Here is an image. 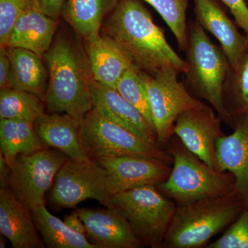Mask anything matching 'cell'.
<instances>
[{
	"instance_id": "obj_19",
	"label": "cell",
	"mask_w": 248,
	"mask_h": 248,
	"mask_svg": "<svg viewBox=\"0 0 248 248\" xmlns=\"http://www.w3.org/2000/svg\"><path fill=\"white\" fill-rule=\"evenodd\" d=\"M58 20L42 11L40 6L27 10L13 27L7 47L31 50L44 57L53 44Z\"/></svg>"
},
{
	"instance_id": "obj_14",
	"label": "cell",
	"mask_w": 248,
	"mask_h": 248,
	"mask_svg": "<svg viewBox=\"0 0 248 248\" xmlns=\"http://www.w3.org/2000/svg\"><path fill=\"white\" fill-rule=\"evenodd\" d=\"M196 21L213 34L226 54L230 67L236 68L248 45V37L240 33L217 0H192Z\"/></svg>"
},
{
	"instance_id": "obj_29",
	"label": "cell",
	"mask_w": 248,
	"mask_h": 248,
	"mask_svg": "<svg viewBox=\"0 0 248 248\" xmlns=\"http://www.w3.org/2000/svg\"><path fill=\"white\" fill-rule=\"evenodd\" d=\"M36 6H40L39 0H0L1 46L7 47L11 31L18 18L27 10Z\"/></svg>"
},
{
	"instance_id": "obj_12",
	"label": "cell",
	"mask_w": 248,
	"mask_h": 248,
	"mask_svg": "<svg viewBox=\"0 0 248 248\" xmlns=\"http://www.w3.org/2000/svg\"><path fill=\"white\" fill-rule=\"evenodd\" d=\"M94 161L107 171L112 195L143 186L159 185L172 170L167 161L145 156H114Z\"/></svg>"
},
{
	"instance_id": "obj_1",
	"label": "cell",
	"mask_w": 248,
	"mask_h": 248,
	"mask_svg": "<svg viewBox=\"0 0 248 248\" xmlns=\"http://www.w3.org/2000/svg\"><path fill=\"white\" fill-rule=\"evenodd\" d=\"M101 31L143 73L155 74L173 68L185 74L188 69L187 62L173 50L141 0H120Z\"/></svg>"
},
{
	"instance_id": "obj_22",
	"label": "cell",
	"mask_w": 248,
	"mask_h": 248,
	"mask_svg": "<svg viewBox=\"0 0 248 248\" xmlns=\"http://www.w3.org/2000/svg\"><path fill=\"white\" fill-rule=\"evenodd\" d=\"M120 0H66L62 17L83 39L101 32L106 17Z\"/></svg>"
},
{
	"instance_id": "obj_3",
	"label": "cell",
	"mask_w": 248,
	"mask_h": 248,
	"mask_svg": "<svg viewBox=\"0 0 248 248\" xmlns=\"http://www.w3.org/2000/svg\"><path fill=\"white\" fill-rule=\"evenodd\" d=\"M244 208V202L236 193L179 205L163 247H202L234 221Z\"/></svg>"
},
{
	"instance_id": "obj_17",
	"label": "cell",
	"mask_w": 248,
	"mask_h": 248,
	"mask_svg": "<svg viewBox=\"0 0 248 248\" xmlns=\"http://www.w3.org/2000/svg\"><path fill=\"white\" fill-rule=\"evenodd\" d=\"M92 92L94 108L103 115L146 141L158 144L156 133L146 118L117 90L94 80Z\"/></svg>"
},
{
	"instance_id": "obj_16",
	"label": "cell",
	"mask_w": 248,
	"mask_h": 248,
	"mask_svg": "<svg viewBox=\"0 0 248 248\" xmlns=\"http://www.w3.org/2000/svg\"><path fill=\"white\" fill-rule=\"evenodd\" d=\"M0 232L13 248H45L31 210L7 186L0 189Z\"/></svg>"
},
{
	"instance_id": "obj_13",
	"label": "cell",
	"mask_w": 248,
	"mask_h": 248,
	"mask_svg": "<svg viewBox=\"0 0 248 248\" xmlns=\"http://www.w3.org/2000/svg\"><path fill=\"white\" fill-rule=\"evenodd\" d=\"M88 240L97 248H138L143 244L125 218L113 208L77 210Z\"/></svg>"
},
{
	"instance_id": "obj_33",
	"label": "cell",
	"mask_w": 248,
	"mask_h": 248,
	"mask_svg": "<svg viewBox=\"0 0 248 248\" xmlns=\"http://www.w3.org/2000/svg\"><path fill=\"white\" fill-rule=\"evenodd\" d=\"M65 1L66 0H39L42 11L57 20L61 17Z\"/></svg>"
},
{
	"instance_id": "obj_23",
	"label": "cell",
	"mask_w": 248,
	"mask_h": 248,
	"mask_svg": "<svg viewBox=\"0 0 248 248\" xmlns=\"http://www.w3.org/2000/svg\"><path fill=\"white\" fill-rule=\"evenodd\" d=\"M46 147L34 122L0 119V154L9 167L20 155L32 154Z\"/></svg>"
},
{
	"instance_id": "obj_15",
	"label": "cell",
	"mask_w": 248,
	"mask_h": 248,
	"mask_svg": "<svg viewBox=\"0 0 248 248\" xmlns=\"http://www.w3.org/2000/svg\"><path fill=\"white\" fill-rule=\"evenodd\" d=\"M234 131L217 140L218 170L231 172L236 192L248 206V113L234 121Z\"/></svg>"
},
{
	"instance_id": "obj_20",
	"label": "cell",
	"mask_w": 248,
	"mask_h": 248,
	"mask_svg": "<svg viewBox=\"0 0 248 248\" xmlns=\"http://www.w3.org/2000/svg\"><path fill=\"white\" fill-rule=\"evenodd\" d=\"M81 122L66 113H45L35 121V127L45 146L58 150L75 161H88L80 142Z\"/></svg>"
},
{
	"instance_id": "obj_9",
	"label": "cell",
	"mask_w": 248,
	"mask_h": 248,
	"mask_svg": "<svg viewBox=\"0 0 248 248\" xmlns=\"http://www.w3.org/2000/svg\"><path fill=\"white\" fill-rule=\"evenodd\" d=\"M68 158L50 147L32 154L20 155L9 167L6 186L32 211L45 203L46 193L51 188L56 174Z\"/></svg>"
},
{
	"instance_id": "obj_6",
	"label": "cell",
	"mask_w": 248,
	"mask_h": 248,
	"mask_svg": "<svg viewBox=\"0 0 248 248\" xmlns=\"http://www.w3.org/2000/svg\"><path fill=\"white\" fill-rule=\"evenodd\" d=\"M108 208L126 219L143 246L157 248L164 244L177 207L150 185L115 194Z\"/></svg>"
},
{
	"instance_id": "obj_4",
	"label": "cell",
	"mask_w": 248,
	"mask_h": 248,
	"mask_svg": "<svg viewBox=\"0 0 248 248\" xmlns=\"http://www.w3.org/2000/svg\"><path fill=\"white\" fill-rule=\"evenodd\" d=\"M187 41L186 89L207 101L222 121L232 125L223 102V87L230 68L226 54L196 20L187 23Z\"/></svg>"
},
{
	"instance_id": "obj_36",
	"label": "cell",
	"mask_w": 248,
	"mask_h": 248,
	"mask_svg": "<svg viewBox=\"0 0 248 248\" xmlns=\"http://www.w3.org/2000/svg\"><path fill=\"white\" fill-rule=\"evenodd\" d=\"M245 1H246V2L247 3L248 6V0H245Z\"/></svg>"
},
{
	"instance_id": "obj_30",
	"label": "cell",
	"mask_w": 248,
	"mask_h": 248,
	"mask_svg": "<svg viewBox=\"0 0 248 248\" xmlns=\"http://www.w3.org/2000/svg\"><path fill=\"white\" fill-rule=\"evenodd\" d=\"M228 231L207 248H248V206Z\"/></svg>"
},
{
	"instance_id": "obj_10",
	"label": "cell",
	"mask_w": 248,
	"mask_h": 248,
	"mask_svg": "<svg viewBox=\"0 0 248 248\" xmlns=\"http://www.w3.org/2000/svg\"><path fill=\"white\" fill-rule=\"evenodd\" d=\"M141 73L148 91L157 143L159 146L164 145L172 135L178 116L207 106L193 97L185 85L179 81V73L173 68H166L155 74Z\"/></svg>"
},
{
	"instance_id": "obj_35",
	"label": "cell",
	"mask_w": 248,
	"mask_h": 248,
	"mask_svg": "<svg viewBox=\"0 0 248 248\" xmlns=\"http://www.w3.org/2000/svg\"><path fill=\"white\" fill-rule=\"evenodd\" d=\"M0 248H6V244H5V241L4 239L1 236V240H0Z\"/></svg>"
},
{
	"instance_id": "obj_28",
	"label": "cell",
	"mask_w": 248,
	"mask_h": 248,
	"mask_svg": "<svg viewBox=\"0 0 248 248\" xmlns=\"http://www.w3.org/2000/svg\"><path fill=\"white\" fill-rule=\"evenodd\" d=\"M153 6L167 24L175 37L179 50L187 48V23L186 14L188 0H141Z\"/></svg>"
},
{
	"instance_id": "obj_24",
	"label": "cell",
	"mask_w": 248,
	"mask_h": 248,
	"mask_svg": "<svg viewBox=\"0 0 248 248\" xmlns=\"http://www.w3.org/2000/svg\"><path fill=\"white\" fill-rule=\"evenodd\" d=\"M36 228L50 248H97L85 235L71 230L64 221L49 213L45 203L31 211Z\"/></svg>"
},
{
	"instance_id": "obj_25",
	"label": "cell",
	"mask_w": 248,
	"mask_h": 248,
	"mask_svg": "<svg viewBox=\"0 0 248 248\" xmlns=\"http://www.w3.org/2000/svg\"><path fill=\"white\" fill-rule=\"evenodd\" d=\"M223 102L232 123L248 113V45L236 68L228 70Z\"/></svg>"
},
{
	"instance_id": "obj_8",
	"label": "cell",
	"mask_w": 248,
	"mask_h": 248,
	"mask_svg": "<svg viewBox=\"0 0 248 248\" xmlns=\"http://www.w3.org/2000/svg\"><path fill=\"white\" fill-rule=\"evenodd\" d=\"M108 174L96 161H75L68 158L54 180L49 192L50 203L58 208H76L86 200H95L110 207Z\"/></svg>"
},
{
	"instance_id": "obj_2",
	"label": "cell",
	"mask_w": 248,
	"mask_h": 248,
	"mask_svg": "<svg viewBox=\"0 0 248 248\" xmlns=\"http://www.w3.org/2000/svg\"><path fill=\"white\" fill-rule=\"evenodd\" d=\"M79 36L61 32L44 55L48 73L45 106L50 113H66L81 121L94 108V79Z\"/></svg>"
},
{
	"instance_id": "obj_34",
	"label": "cell",
	"mask_w": 248,
	"mask_h": 248,
	"mask_svg": "<svg viewBox=\"0 0 248 248\" xmlns=\"http://www.w3.org/2000/svg\"><path fill=\"white\" fill-rule=\"evenodd\" d=\"M64 223L69 227L71 230L79 234L86 235V228L84 222L80 218L78 211L73 212L71 215H67L65 217Z\"/></svg>"
},
{
	"instance_id": "obj_21",
	"label": "cell",
	"mask_w": 248,
	"mask_h": 248,
	"mask_svg": "<svg viewBox=\"0 0 248 248\" xmlns=\"http://www.w3.org/2000/svg\"><path fill=\"white\" fill-rule=\"evenodd\" d=\"M8 48L11 64L9 89L31 93L45 100L48 73L42 57L27 49Z\"/></svg>"
},
{
	"instance_id": "obj_32",
	"label": "cell",
	"mask_w": 248,
	"mask_h": 248,
	"mask_svg": "<svg viewBox=\"0 0 248 248\" xmlns=\"http://www.w3.org/2000/svg\"><path fill=\"white\" fill-rule=\"evenodd\" d=\"M11 69L9 48L0 46V89H9Z\"/></svg>"
},
{
	"instance_id": "obj_26",
	"label": "cell",
	"mask_w": 248,
	"mask_h": 248,
	"mask_svg": "<svg viewBox=\"0 0 248 248\" xmlns=\"http://www.w3.org/2000/svg\"><path fill=\"white\" fill-rule=\"evenodd\" d=\"M45 103L32 93L13 89H0V119L34 122L45 112Z\"/></svg>"
},
{
	"instance_id": "obj_7",
	"label": "cell",
	"mask_w": 248,
	"mask_h": 248,
	"mask_svg": "<svg viewBox=\"0 0 248 248\" xmlns=\"http://www.w3.org/2000/svg\"><path fill=\"white\" fill-rule=\"evenodd\" d=\"M80 142L88 157L140 156L169 162V157L158 144L146 141L133 132L103 115L93 108L84 116L79 130Z\"/></svg>"
},
{
	"instance_id": "obj_18",
	"label": "cell",
	"mask_w": 248,
	"mask_h": 248,
	"mask_svg": "<svg viewBox=\"0 0 248 248\" xmlns=\"http://www.w3.org/2000/svg\"><path fill=\"white\" fill-rule=\"evenodd\" d=\"M84 40L93 79L116 89L124 73L133 66L130 59L115 41L102 32Z\"/></svg>"
},
{
	"instance_id": "obj_11",
	"label": "cell",
	"mask_w": 248,
	"mask_h": 248,
	"mask_svg": "<svg viewBox=\"0 0 248 248\" xmlns=\"http://www.w3.org/2000/svg\"><path fill=\"white\" fill-rule=\"evenodd\" d=\"M221 118L212 108L191 109L178 116L172 128L183 145L199 159L218 170L217 140L223 136Z\"/></svg>"
},
{
	"instance_id": "obj_31",
	"label": "cell",
	"mask_w": 248,
	"mask_h": 248,
	"mask_svg": "<svg viewBox=\"0 0 248 248\" xmlns=\"http://www.w3.org/2000/svg\"><path fill=\"white\" fill-rule=\"evenodd\" d=\"M232 15L235 24L248 37V6L245 0H221Z\"/></svg>"
},
{
	"instance_id": "obj_27",
	"label": "cell",
	"mask_w": 248,
	"mask_h": 248,
	"mask_svg": "<svg viewBox=\"0 0 248 248\" xmlns=\"http://www.w3.org/2000/svg\"><path fill=\"white\" fill-rule=\"evenodd\" d=\"M115 89L141 112L155 132L148 91L141 71L135 66L130 67L119 80Z\"/></svg>"
},
{
	"instance_id": "obj_5",
	"label": "cell",
	"mask_w": 248,
	"mask_h": 248,
	"mask_svg": "<svg viewBox=\"0 0 248 248\" xmlns=\"http://www.w3.org/2000/svg\"><path fill=\"white\" fill-rule=\"evenodd\" d=\"M170 153L174 166L169 177L158 187L179 205L236 193L234 177L231 172L213 169L184 146L173 147Z\"/></svg>"
}]
</instances>
